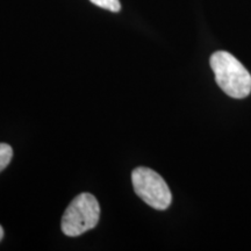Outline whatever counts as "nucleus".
<instances>
[{
    "label": "nucleus",
    "mask_w": 251,
    "mask_h": 251,
    "mask_svg": "<svg viewBox=\"0 0 251 251\" xmlns=\"http://www.w3.org/2000/svg\"><path fill=\"white\" fill-rule=\"evenodd\" d=\"M209 64L220 89L229 97L243 99L251 93V76L243 64L227 51H215Z\"/></svg>",
    "instance_id": "nucleus-1"
},
{
    "label": "nucleus",
    "mask_w": 251,
    "mask_h": 251,
    "mask_svg": "<svg viewBox=\"0 0 251 251\" xmlns=\"http://www.w3.org/2000/svg\"><path fill=\"white\" fill-rule=\"evenodd\" d=\"M99 218L100 206L96 197L91 193H80L72 200L62 216V231L67 236H79L96 227Z\"/></svg>",
    "instance_id": "nucleus-2"
},
{
    "label": "nucleus",
    "mask_w": 251,
    "mask_h": 251,
    "mask_svg": "<svg viewBox=\"0 0 251 251\" xmlns=\"http://www.w3.org/2000/svg\"><path fill=\"white\" fill-rule=\"evenodd\" d=\"M135 193L152 208L164 211L170 206L172 194L166 181L149 168L140 166L131 172Z\"/></svg>",
    "instance_id": "nucleus-3"
},
{
    "label": "nucleus",
    "mask_w": 251,
    "mask_h": 251,
    "mask_svg": "<svg viewBox=\"0 0 251 251\" xmlns=\"http://www.w3.org/2000/svg\"><path fill=\"white\" fill-rule=\"evenodd\" d=\"M13 157V149L6 143H0V172L6 169L12 161Z\"/></svg>",
    "instance_id": "nucleus-4"
},
{
    "label": "nucleus",
    "mask_w": 251,
    "mask_h": 251,
    "mask_svg": "<svg viewBox=\"0 0 251 251\" xmlns=\"http://www.w3.org/2000/svg\"><path fill=\"white\" fill-rule=\"evenodd\" d=\"M92 4L103 9H107L111 12H119L121 9V4L119 0H90Z\"/></svg>",
    "instance_id": "nucleus-5"
},
{
    "label": "nucleus",
    "mask_w": 251,
    "mask_h": 251,
    "mask_svg": "<svg viewBox=\"0 0 251 251\" xmlns=\"http://www.w3.org/2000/svg\"><path fill=\"white\" fill-rule=\"evenodd\" d=\"M2 237H4V229L0 226V241L2 240Z\"/></svg>",
    "instance_id": "nucleus-6"
}]
</instances>
